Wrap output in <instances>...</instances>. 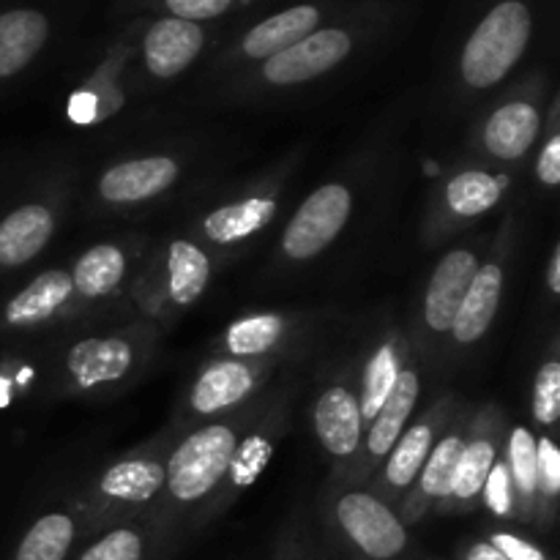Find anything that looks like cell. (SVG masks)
Returning a JSON list of instances; mask_svg holds the SVG:
<instances>
[{
  "instance_id": "obj_1",
  "label": "cell",
  "mask_w": 560,
  "mask_h": 560,
  "mask_svg": "<svg viewBox=\"0 0 560 560\" xmlns=\"http://www.w3.org/2000/svg\"><path fill=\"white\" fill-rule=\"evenodd\" d=\"M252 410L255 402L233 416L197 424L170 446L167 481L151 512L156 560L167 558L186 536L200 530L219 514V495Z\"/></svg>"
},
{
  "instance_id": "obj_2",
  "label": "cell",
  "mask_w": 560,
  "mask_h": 560,
  "mask_svg": "<svg viewBox=\"0 0 560 560\" xmlns=\"http://www.w3.org/2000/svg\"><path fill=\"white\" fill-rule=\"evenodd\" d=\"M388 20V5L370 0L361 5H348L342 14L323 22L301 42L273 55L255 69L241 71V82L249 91H290L323 80L331 71L342 69Z\"/></svg>"
},
{
  "instance_id": "obj_3",
  "label": "cell",
  "mask_w": 560,
  "mask_h": 560,
  "mask_svg": "<svg viewBox=\"0 0 560 560\" xmlns=\"http://www.w3.org/2000/svg\"><path fill=\"white\" fill-rule=\"evenodd\" d=\"M156 339L153 323L69 339L55 361L60 392L96 399L124 392L148 370L156 353Z\"/></svg>"
},
{
  "instance_id": "obj_4",
  "label": "cell",
  "mask_w": 560,
  "mask_h": 560,
  "mask_svg": "<svg viewBox=\"0 0 560 560\" xmlns=\"http://www.w3.org/2000/svg\"><path fill=\"white\" fill-rule=\"evenodd\" d=\"M536 33L534 0H490L457 49V82L465 93L501 88L523 63Z\"/></svg>"
},
{
  "instance_id": "obj_5",
  "label": "cell",
  "mask_w": 560,
  "mask_h": 560,
  "mask_svg": "<svg viewBox=\"0 0 560 560\" xmlns=\"http://www.w3.org/2000/svg\"><path fill=\"white\" fill-rule=\"evenodd\" d=\"M167 454L170 448H164L162 438L107 465L88 485L80 501H74L85 520V534L91 536L107 525L151 514L167 481Z\"/></svg>"
},
{
  "instance_id": "obj_6",
  "label": "cell",
  "mask_w": 560,
  "mask_h": 560,
  "mask_svg": "<svg viewBox=\"0 0 560 560\" xmlns=\"http://www.w3.org/2000/svg\"><path fill=\"white\" fill-rule=\"evenodd\" d=\"M211 277V252L195 238H173L151 260H145L131 295L148 323L156 326L191 310L206 295Z\"/></svg>"
},
{
  "instance_id": "obj_7",
  "label": "cell",
  "mask_w": 560,
  "mask_h": 560,
  "mask_svg": "<svg viewBox=\"0 0 560 560\" xmlns=\"http://www.w3.org/2000/svg\"><path fill=\"white\" fill-rule=\"evenodd\" d=\"M282 359H230L211 355L186 386L178 405V424H206L257 402L268 377Z\"/></svg>"
},
{
  "instance_id": "obj_8",
  "label": "cell",
  "mask_w": 560,
  "mask_h": 560,
  "mask_svg": "<svg viewBox=\"0 0 560 560\" xmlns=\"http://www.w3.org/2000/svg\"><path fill=\"white\" fill-rule=\"evenodd\" d=\"M328 528L339 550L353 560H402L410 547L408 525L397 509L361 490H342L328 509Z\"/></svg>"
},
{
  "instance_id": "obj_9",
  "label": "cell",
  "mask_w": 560,
  "mask_h": 560,
  "mask_svg": "<svg viewBox=\"0 0 560 560\" xmlns=\"http://www.w3.org/2000/svg\"><path fill=\"white\" fill-rule=\"evenodd\" d=\"M348 9L345 0H299L293 5L266 14L262 20L252 22L246 31H241L222 55L217 58V69L224 74H241L246 69L266 63L273 55L284 52L295 42L320 27L323 22L334 20Z\"/></svg>"
},
{
  "instance_id": "obj_10",
  "label": "cell",
  "mask_w": 560,
  "mask_h": 560,
  "mask_svg": "<svg viewBox=\"0 0 560 560\" xmlns=\"http://www.w3.org/2000/svg\"><path fill=\"white\" fill-rule=\"evenodd\" d=\"M355 195L345 180H326L306 195L284 224L279 255L288 262H310L320 257L348 228Z\"/></svg>"
},
{
  "instance_id": "obj_11",
  "label": "cell",
  "mask_w": 560,
  "mask_h": 560,
  "mask_svg": "<svg viewBox=\"0 0 560 560\" xmlns=\"http://www.w3.org/2000/svg\"><path fill=\"white\" fill-rule=\"evenodd\" d=\"M457 399L454 397H441L430 405L421 416H413V421L408 424V430L399 435V441L394 443L388 457L383 459L381 468L375 470V476L370 479L366 490L375 492L381 501H386L388 506L397 509L402 503V498L408 495L410 487H413L416 476L424 468L427 457H430L432 446L441 438V432L446 430L448 419L457 410Z\"/></svg>"
},
{
  "instance_id": "obj_12",
  "label": "cell",
  "mask_w": 560,
  "mask_h": 560,
  "mask_svg": "<svg viewBox=\"0 0 560 560\" xmlns=\"http://www.w3.org/2000/svg\"><path fill=\"white\" fill-rule=\"evenodd\" d=\"M545 135L539 85L528 82L520 91L509 93L485 115L476 135L479 153L498 164H517L534 151Z\"/></svg>"
},
{
  "instance_id": "obj_13",
  "label": "cell",
  "mask_w": 560,
  "mask_h": 560,
  "mask_svg": "<svg viewBox=\"0 0 560 560\" xmlns=\"http://www.w3.org/2000/svg\"><path fill=\"white\" fill-rule=\"evenodd\" d=\"M503 443H506V419L498 405H485L470 416L468 443L459 457L457 474H454L452 490L443 498L435 512L441 514H465L481 506V490L495 468L498 459L503 457Z\"/></svg>"
},
{
  "instance_id": "obj_14",
  "label": "cell",
  "mask_w": 560,
  "mask_h": 560,
  "mask_svg": "<svg viewBox=\"0 0 560 560\" xmlns=\"http://www.w3.org/2000/svg\"><path fill=\"white\" fill-rule=\"evenodd\" d=\"M312 427L323 452L331 457L334 474L348 476L364 441V419H361L355 377L345 375L320 388L312 402Z\"/></svg>"
},
{
  "instance_id": "obj_15",
  "label": "cell",
  "mask_w": 560,
  "mask_h": 560,
  "mask_svg": "<svg viewBox=\"0 0 560 560\" xmlns=\"http://www.w3.org/2000/svg\"><path fill=\"white\" fill-rule=\"evenodd\" d=\"M481 252H485V246L479 241L476 244H459L448 249L438 260V266L432 268L424 293H421L419 312L424 339L441 342V339L448 337L454 317H457L459 306L465 301V293H468L470 282H474L476 268H479L481 257H485Z\"/></svg>"
},
{
  "instance_id": "obj_16",
  "label": "cell",
  "mask_w": 560,
  "mask_h": 560,
  "mask_svg": "<svg viewBox=\"0 0 560 560\" xmlns=\"http://www.w3.org/2000/svg\"><path fill=\"white\" fill-rule=\"evenodd\" d=\"M509 189L506 175H498L495 170L468 164L443 180L441 191L432 208V241L441 235L454 233L459 228H468L476 219L487 217L503 202Z\"/></svg>"
},
{
  "instance_id": "obj_17",
  "label": "cell",
  "mask_w": 560,
  "mask_h": 560,
  "mask_svg": "<svg viewBox=\"0 0 560 560\" xmlns=\"http://www.w3.org/2000/svg\"><path fill=\"white\" fill-rule=\"evenodd\" d=\"M470 416L474 413H470L465 405H457L454 416L448 419L446 430L441 432V438H438L435 446H432L424 468L416 476L413 487H410V492L397 506V514L402 517L405 525L421 523V520L430 512H435L443 503V498L448 495L454 474H457L459 457H463L465 443H468Z\"/></svg>"
},
{
  "instance_id": "obj_18",
  "label": "cell",
  "mask_w": 560,
  "mask_h": 560,
  "mask_svg": "<svg viewBox=\"0 0 560 560\" xmlns=\"http://www.w3.org/2000/svg\"><path fill=\"white\" fill-rule=\"evenodd\" d=\"M421 397V366L416 364L413 355L405 364V370L399 372L397 383H394L392 394L383 402V408L377 410L375 419L366 424L364 441H361V452L355 457L353 468L348 470L345 479L348 481H370L375 476V470L381 468L383 459L388 457L394 443L399 441L408 424L413 421L416 408H419Z\"/></svg>"
},
{
  "instance_id": "obj_19",
  "label": "cell",
  "mask_w": 560,
  "mask_h": 560,
  "mask_svg": "<svg viewBox=\"0 0 560 560\" xmlns=\"http://www.w3.org/2000/svg\"><path fill=\"white\" fill-rule=\"evenodd\" d=\"M279 200H282V184L262 180L241 197L219 202L217 208H208L197 222V230L208 246L238 249L277 219Z\"/></svg>"
},
{
  "instance_id": "obj_20",
  "label": "cell",
  "mask_w": 560,
  "mask_h": 560,
  "mask_svg": "<svg viewBox=\"0 0 560 560\" xmlns=\"http://www.w3.org/2000/svg\"><path fill=\"white\" fill-rule=\"evenodd\" d=\"M211 27L202 22L175 20V16H153L137 33V55L140 66L153 80H175L197 63L211 44Z\"/></svg>"
},
{
  "instance_id": "obj_21",
  "label": "cell",
  "mask_w": 560,
  "mask_h": 560,
  "mask_svg": "<svg viewBox=\"0 0 560 560\" xmlns=\"http://www.w3.org/2000/svg\"><path fill=\"white\" fill-rule=\"evenodd\" d=\"M69 268H47L0 304V334H36L74 310Z\"/></svg>"
},
{
  "instance_id": "obj_22",
  "label": "cell",
  "mask_w": 560,
  "mask_h": 560,
  "mask_svg": "<svg viewBox=\"0 0 560 560\" xmlns=\"http://www.w3.org/2000/svg\"><path fill=\"white\" fill-rule=\"evenodd\" d=\"M506 228H503L501 238L492 246L490 255L481 257L479 268H476L474 273V282H470L463 306H459L457 317H454V326L446 337L454 348L465 350L470 348V345H476L487 331H490L492 323H495L498 310H501L503 301V290H506Z\"/></svg>"
},
{
  "instance_id": "obj_23",
  "label": "cell",
  "mask_w": 560,
  "mask_h": 560,
  "mask_svg": "<svg viewBox=\"0 0 560 560\" xmlns=\"http://www.w3.org/2000/svg\"><path fill=\"white\" fill-rule=\"evenodd\" d=\"M180 178V162L170 153L124 159L96 178V200L109 208H135L167 195Z\"/></svg>"
},
{
  "instance_id": "obj_24",
  "label": "cell",
  "mask_w": 560,
  "mask_h": 560,
  "mask_svg": "<svg viewBox=\"0 0 560 560\" xmlns=\"http://www.w3.org/2000/svg\"><path fill=\"white\" fill-rule=\"evenodd\" d=\"M284 427H288V410H284V405L277 402L273 408H268L266 402L257 399L249 424L244 427L238 446H235L233 465H230L228 481H224L222 495H219V514H222L241 492L249 490L257 481V476L266 470L268 459H271Z\"/></svg>"
},
{
  "instance_id": "obj_25",
  "label": "cell",
  "mask_w": 560,
  "mask_h": 560,
  "mask_svg": "<svg viewBox=\"0 0 560 560\" xmlns=\"http://www.w3.org/2000/svg\"><path fill=\"white\" fill-rule=\"evenodd\" d=\"M304 317L288 312H252L228 323L213 342L211 355L230 359H282L284 350L304 331Z\"/></svg>"
},
{
  "instance_id": "obj_26",
  "label": "cell",
  "mask_w": 560,
  "mask_h": 560,
  "mask_svg": "<svg viewBox=\"0 0 560 560\" xmlns=\"http://www.w3.org/2000/svg\"><path fill=\"white\" fill-rule=\"evenodd\" d=\"M55 36V14L44 5L20 3L0 11V82L25 74Z\"/></svg>"
},
{
  "instance_id": "obj_27",
  "label": "cell",
  "mask_w": 560,
  "mask_h": 560,
  "mask_svg": "<svg viewBox=\"0 0 560 560\" xmlns=\"http://www.w3.org/2000/svg\"><path fill=\"white\" fill-rule=\"evenodd\" d=\"M58 211L47 200H25L0 217V273L36 260L52 241Z\"/></svg>"
},
{
  "instance_id": "obj_28",
  "label": "cell",
  "mask_w": 560,
  "mask_h": 560,
  "mask_svg": "<svg viewBox=\"0 0 560 560\" xmlns=\"http://www.w3.org/2000/svg\"><path fill=\"white\" fill-rule=\"evenodd\" d=\"M135 249L124 241H102L74 257L69 273L74 295L82 304L107 301L131 279Z\"/></svg>"
},
{
  "instance_id": "obj_29",
  "label": "cell",
  "mask_w": 560,
  "mask_h": 560,
  "mask_svg": "<svg viewBox=\"0 0 560 560\" xmlns=\"http://www.w3.org/2000/svg\"><path fill=\"white\" fill-rule=\"evenodd\" d=\"M85 536V520L77 503L55 506L22 530L9 560H71Z\"/></svg>"
},
{
  "instance_id": "obj_30",
  "label": "cell",
  "mask_w": 560,
  "mask_h": 560,
  "mask_svg": "<svg viewBox=\"0 0 560 560\" xmlns=\"http://www.w3.org/2000/svg\"><path fill=\"white\" fill-rule=\"evenodd\" d=\"M410 361V348L399 331H386L383 337L375 339L370 350L361 359V370L355 375V392H359L361 419H364V430L383 402L392 394L394 383H397L399 372Z\"/></svg>"
},
{
  "instance_id": "obj_31",
  "label": "cell",
  "mask_w": 560,
  "mask_h": 560,
  "mask_svg": "<svg viewBox=\"0 0 560 560\" xmlns=\"http://www.w3.org/2000/svg\"><path fill=\"white\" fill-rule=\"evenodd\" d=\"M503 463H506L509 485H512L514 520L523 525H536V514H539V452H536V435L525 424L506 430Z\"/></svg>"
},
{
  "instance_id": "obj_32",
  "label": "cell",
  "mask_w": 560,
  "mask_h": 560,
  "mask_svg": "<svg viewBox=\"0 0 560 560\" xmlns=\"http://www.w3.org/2000/svg\"><path fill=\"white\" fill-rule=\"evenodd\" d=\"M71 560H156L151 514L129 517L88 536Z\"/></svg>"
},
{
  "instance_id": "obj_33",
  "label": "cell",
  "mask_w": 560,
  "mask_h": 560,
  "mask_svg": "<svg viewBox=\"0 0 560 560\" xmlns=\"http://www.w3.org/2000/svg\"><path fill=\"white\" fill-rule=\"evenodd\" d=\"M126 3L145 5V11H153L156 16H175V20L213 25L233 11L249 9L257 0H126Z\"/></svg>"
},
{
  "instance_id": "obj_34",
  "label": "cell",
  "mask_w": 560,
  "mask_h": 560,
  "mask_svg": "<svg viewBox=\"0 0 560 560\" xmlns=\"http://www.w3.org/2000/svg\"><path fill=\"white\" fill-rule=\"evenodd\" d=\"M536 452H539V514H536V525L550 528L560 495V452L550 435L536 438Z\"/></svg>"
},
{
  "instance_id": "obj_35",
  "label": "cell",
  "mask_w": 560,
  "mask_h": 560,
  "mask_svg": "<svg viewBox=\"0 0 560 560\" xmlns=\"http://www.w3.org/2000/svg\"><path fill=\"white\" fill-rule=\"evenodd\" d=\"M534 419L545 430H552L560 419V361L556 353L541 361L534 377Z\"/></svg>"
},
{
  "instance_id": "obj_36",
  "label": "cell",
  "mask_w": 560,
  "mask_h": 560,
  "mask_svg": "<svg viewBox=\"0 0 560 560\" xmlns=\"http://www.w3.org/2000/svg\"><path fill=\"white\" fill-rule=\"evenodd\" d=\"M271 560H317L315 536L304 512H295L273 545Z\"/></svg>"
},
{
  "instance_id": "obj_37",
  "label": "cell",
  "mask_w": 560,
  "mask_h": 560,
  "mask_svg": "<svg viewBox=\"0 0 560 560\" xmlns=\"http://www.w3.org/2000/svg\"><path fill=\"white\" fill-rule=\"evenodd\" d=\"M545 142L539 148V159H536V180L545 186L547 191H556L560 184V131H558V98H552L550 107V124H547Z\"/></svg>"
},
{
  "instance_id": "obj_38",
  "label": "cell",
  "mask_w": 560,
  "mask_h": 560,
  "mask_svg": "<svg viewBox=\"0 0 560 560\" xmlns=\"http://www.w3.org/2000/svg\"><path fill=\"white\" fill-rule=\"evenodd\" d=\"M481 503L495 514L498 520H514V503H512V485H509V470L503 457L498 459L495 468L490 470L481 490Z\"/></svg>"
},
{
  "instance_id": "obj_39",
  "label": "cell",
  "mask_w": 560,
  "mask_h": 560,
  "mask_svg": "<svg viewBox=\"0 0 560 560\" xmlns=\"http://www.w3.org/2000/svg\"><path fill=\"white\" fill-rule=\"evenodd\" d=\"M487 541H490L495 550H501L509 560H552L539 545H534V541L525 539V536L514 534V530H492V534L487 536Z\"/></svg>"
},
{
  "instance_id": "obj_40",
  "label": "cell",
  "mask_w": 560,
  "mask_h": 560,
  "mask_svg": "<svg viewBox=\"0 0 560 560\" xmlns=\"http://www.w3.org/2000/svg\"><path fill=\"white\" fill-rule=\"evenodd\" d=\"M459 560H509V558L503 556L501 550H495L487 539H476V541H468V545L459 550Z\"/></svg>"
},
{
  "instance_id": "obj_41",
  "label": "cell",
  "mask_w": 560,
  "mask_h": 560,
  "mask_svg": "<svg viewBox=\"0 0 560 560\" xmlns=\"http://www.w3.org/2000/svg\"><path fill=\"white\" fill-rule=\"evenodd\" d=\"M547 290H550L552 295L560 293V249H558V244L552 246L550 262H547Z\"/></svg>"
}]
</instances>
